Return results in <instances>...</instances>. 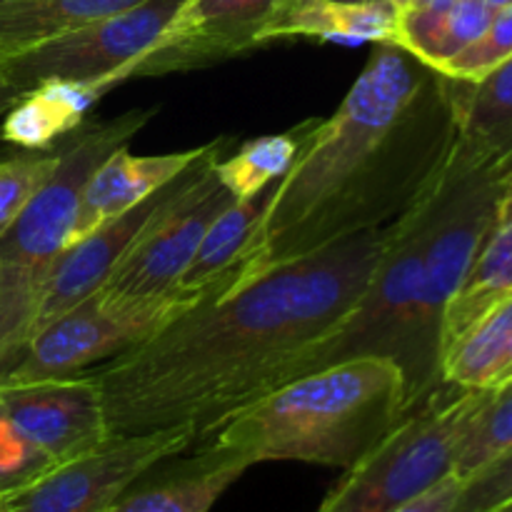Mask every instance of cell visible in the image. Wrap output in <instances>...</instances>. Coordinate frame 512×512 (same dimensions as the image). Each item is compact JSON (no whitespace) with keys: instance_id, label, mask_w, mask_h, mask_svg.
Returning <instances> with one entry per match:
<instances>
[{"instance_id":"obj_1","label":"cell","mask_w":512,"mask_h":512,"mask_svg":"<svg viewBox=\"0 0 512 512\" xmlns=\"http://www.w3.org/2000/svg\"><path fill=\"white\" fill-rule=\"evenodd\" d=\"M385 228L348 235L253 275H230L95 370L110 438L193 428L288 383L305 350L338 328L368 285Z\"/></svg>"},{"instance_id":"obj_2","label":"cell","mask_w":512,"mask_h":512,"mask_svg":"<svg viewBox=\"0 0 512 512\" xmlns=\"http://www.w3.org/2000/svg\"><path fill=\"white\" fill-rule=\"evenodd\" d=\"M453 138L448 78L398 45L375 43L343 103L315 120L275 183L248 275L388 228L428 188Z\"/></svg>"},{"instance_id":"obj_3","label":"cell","mask_w":512,"mask_h":512,"mask_svg":"<svg viewBox=\"0 0 512 512\" xmlns=\"http://www.w3.org/2000/svg\"><path fill=\"white\" fill-rule=\"evenodd\" d=\"M410 415L388 358H353L300 375L230 415L208 448L248 465L270 460L353 468Z\"/></svg>"},{"instance_id":"obj_4","label":"cell","mask_w":512,"mask_h":512,"mask_svg":"<svg viewBox=\"0 0 512 512\" xmlns=\"http://www.w3.org/2000/svg\"><path fill=\"white\" fill-rule=\"evenodd\" d=\"M490 390H458L410 413L378 448L345 470L315 512H393L453 475L455 450Z\"/></svg>"},{"instance_id":"obj_5","label":"cell","mask_w":512,"mask_h":512,"mask_svg":"<svg viewBox=\"0 0 512 512\" xmlns=\"http://www.w3.org/2000/svg\"><path fill=\"white\" fill-rule=\"evenodd\" d=\"M223 278H215L200 290L178 288L160 298L143 300L110 298L98 290L35 328L8 368L0 370V388L35 383V380L70 378L98 363H108L130 345L155 333L160 325L215 288Z\"/></svg>"},{"instance_id":"obj_6","label":"cell","mask_w":512,"mask_h":512,"mask_svg":"<svg viewBox=\"0 0 512 512\" xmlns=\"http://www.w3.org/2000/svg\"><path fill=\"white\" fill-rule=\"evenodd\" d=\"M153 108H135L110 120H85L55 143V165L23 213L0 238V263L48 268L75 240L80 205L95 170L148 125Z\"/></svg>"},{"instance_id":"obj_7","label":"cell","mask_w":512,"mask_h":512,"mask_svg":"<svg viewBox=\"0 0 512 512\" xmlns=\"http://www.w3.org/2000/svg\"><path fill=\"white\" fill-rule=\"evenodd\" d=\"M185 0H143L120 13L90 20L0 63L28 93L43 83H93L135 78V68L163 38Z\"/></svg>"},{"instance_id":"obj_8","label":"cell","mask_w":512,"mask_h":512,"mask_svg":"<svg viewBox=\"0 0 512 512\" xmlns=\"http://www.w3.org/2000/svg\"><path fill=\"white\" fill-rule=\"evenodd\" d=\"M198 443L193 428L110 438L100 448L53 465L25 488L0 495V512H108L155 465Z\"/></svg>"},{"instance_id":"obj_9","label":"cell","mask_w":512,"mask_h":512,"mask_svg":"<svg viewBox=\"0 0 512 512\" xmlns=\"http://www.w3.org/2000/svg\"><path fill=\"white\" fill-rule=\"evenodd\" d=\"M228 143V138L205 143L203 155L193 165H188L178 178H173L168 185L155 190L153 195L140 200L138 205H133L125 213L105 220L93 233L83 235L70 248H65L45 270L43 285H40V305L35 328L53 320L55 315L65 313L73 305H78L80 300L98 293L108 283V278L118 268L120 260L143 238L145 230L160 215L173 210L175 205H180L195 193V188L205 178V173L213 168L215 160L225 155Z\"/></svg>"},{"instance_id":"obj_10","label":"cell","mask_w":512,"mask_h":512,"mask_svg":"<svg viewBox=\"0 0 512 512\" xmlns=\"http://www.w3.org/2000/svg\"><path fill=\"white\" fill-rule=\"evenodd\" d=\"M233 200V193L220 183L213 165L188 200L160 215L145 230L100 290L110 298L123 300L160 298L178 290L180 278L198 253L210 223Z\"/></svg>"},{"instance_id":"obj_11","label":"cell","mask_w":512,"mask_h":512,"mask_svg":"<svg viewBox=\"0 0 512 512\" xmlns=\"http://www.w3.org/2000/svg\"><path fill=\"white\" fill-rule=\"evenodd\" d=\"M0 405L55 465L110 440L103 395L93 373L3 385Z\"/></svg>"},{"instance_id":"obj_12","label":"cell","mask_w":512,"mask_h":512,"mask_svg":"<svg viewBox=\"0 0 512 512\" xmlns=\"http://www.w3.org/2000/svg\"><path fill=\"white\" fill-rule=\"evenodd\" d=\"M280 0H185L163 38L135 68L140 75L193 70L258 48L260 28Z\"/></svg>"},{"instance_id":"obj_13","label":"cell","mask_w":512,"mask_h":512,"mask_svg":"<svg viewBox=\"0 0 512 512\" xmlns=\"http://www.w3.org/2000/svg\"><path fill=\"white\" fill-rule=\"evenodd\" d=\"M445 78V75H443ZM455 138L450 155L475 168H512V58L475 83L450 80Z\"/></svg>"},{"instance_id":"obj_14","label":"cell","mask_w":512,"mask_h":512,"mask_svg":"<svg viewBox=\"0 0 512 512\" xmlns=\"http://www.w3.org/2000/svg\"><path fill=\"white\" fill-rule=\"evenodd\" d=\"M205 145L165 155H133L128 145L103 160L85 188L75 240L153 195L203 155ZM73 240V243H75Z\"/></svg>"},{"instance_id":"obj_15","label":"cell","mask_w":512,"mask_h":512,"mask_svg":"<svg viewBox=\"0 0 512 512\" xmlns=\"http://www.w3.org/2000/svg\"><path fill=\"white\" fill-rule=\"evenodd\" d=\"M250 465L205 445L198 458L150 478L140 475L108 512H210Z\"/></svg>"},{"instance_id":"obj_16","label":"cell","mask_w":512,"mask_h":512,"mask_svg":"<svg viewBox=\"0 0 512 512\" xmlns=\"http://www.w3.org/2000/svg\"><path fill=\"white\" fill-rule=\"evenodd\" d=\"M398 13L393 3L280 0L260 28V45L280 38H318L340 43H393Z\"/></svg>"},{"instance_id":"obj_17","label":"cell","mask_w":512,"mask_h":512,"mask_svg":"<svg viewBox=\"0 0 512 512\" xmlns=\"http://www.w3.org/2000/svg\"><path fill=\"white\" fill-rule=\"evenodd\" d=\"M120 85L103 78L93 83H43L30 88L0 120V138L23 150H48L85 123L90 108Z\"/></svg>"},{"instance_id":"obj_18","label":"cell","mask_w":512,"mask_h":512,"mask_svg":"<svg viewBox=\"0 0 512 512\" xmlns=\"http://www.w3.org/2000/svg\"><path fill=\"white\" fill-rule=\"evenodd\" d=\"M512 293V195H503L493 225L465 275L463 285L450 300L443 318V350L463 335L485 310Z\"/></svg>"},{"instance_id":"obj_19","label":"cell","mask_w":512,"mask_h":512,"mask_svg":"<svg viewBox=\"0 0 512 512\" xmlns=\"http://www.w3.org/2000/svg\"><path fill=\"white\" fill-rule=\"evenodd\" d=\"M278 183V180H275ZM275 183L250 198H235L210 223L198 253L190 260L178 288L200 290L223 275H248L255 255L260 225L268 215L275 195Z\"/></svg>"},{"instance_id":"obj_20","label":"cell","mask_w":512,"mask_h":512,"mask_svg":"<svg viewBox=\"0 0 512 512\" xmlns=\"http://www.w3.org/2000/svg\"><path fill=\"white\" fill-rule=\"evenodd\" d=\"M495 8L483 0H455L448 8H410L400 10L393 45L438 68L445 60L463 53L483 35L493 20Z\"/></svg>"},{"instance_id":"obj_21","label":"cell","mask_w":512,"mask_h":512,"mask_svg":"<svg viewBox=\"0 0 512 512\" xmlns=\"http://www.w3.org/2000/svg\"><path fill=\"white\" fill-rule=\"evenodd\" d=\"M512 355V293L485 310L463 335L443 350V385L490 390Z\"/></svg>"},{"instance_id":"obj_22","label":"cell","mask_w":512,"mask_h":512,"mask_svg":"<svg viewBox=\"0 0 512 512\" xmlns=\"http://www.w3.org/2000/svg\"><path fill=\"white\" fill-rule=\"evenodd\" d=\"M143 0H0V63L90 20Z\"/></svg>"},{"instance_id":"obj_23","label":"cell","mask_w":512,"mask_h":512,"mask_svg":"<svg viewBox=\"0 0 512 512\" xmlns=\"http://www.w3.org/2000/svg\"><path fill=\"white\" fill-rule=\"evenodd\" d=\"M313 123L315 118H310L285 133L248 140L228 158L220 155L215 163V175L233 193V198H250V195L260 193L288 173Z\"/></svg>"},{"instance_id":"obj_24","label":"cell","mask_w":512,"mask_h":512,"mask_svg":"<svg viewBox=\"0 0 512 512\" xmlns=\"http://www.w3.org/2000/svg\"><path fill=\"white\" fill-rule=\"evenodd\" d=\"M512 448V380L493 388L465 428L455 450L453 475L468 480Z\"/></svg>"},{"instance_id":"obj_25","label":"cell","mask_w":512,"mask_h":512,"mask_svg":"<svg viewBox=\"0 0 512 512\" xmlns=\"http://www.w3.org/2000/svg\"><path fill=\"white\" fill-rule=\"evenodd\" d=\"M45 270L0 263V370L8 368L35 330Z\"/></svg>"},{"instance_id":"obj_26","label":"cell","mask_w":512,"mask_h":512,"mask_svg":"<svg viewBox=\"0 0 512 512\" xmlns=\"http://www.w3.org/2000/svg\"><path fill=\"white\" fill-rule=\"evenodd\" d=\"M512 58V3L495 10L493 20L483 30L475 43H470L463 53L445 60L435 68V73L445 75L450 80H463V83H475L485 75L493 73L495 68Z\"/></svg>"},{"instance_id":"obj_27","label":"cell","mask_w":512,"mask_h":512,"mask_svg":"<svg viewBox=\"0 0 512 512\" xmlns=\"http://www.w3.org/2000/svg\"><path fill=\"white\" fill-rule=\"evenodd\" d=\"M53 165L55 145L48 150H28L25 155L0 160V238L18 220Z\"/></svg>"},{"instance_id":"obj_28","label":"cell","mask_w":512,"mask_h":512,"mask_svg":"<svg viewBox=\"0 0 512 512\" xmlns=\"http://www.w3.org/2000/svg\"><path fill=\"white\" fill-rule=\"evenodd\" d=\"M53 460L25 438L0 405V495L25 488L53 468Z\"/></svg>"},{"instance_id":"obj_29","label":"cell","mask_w":512,"mask_h":512,"mask_svg":"<svg viewBox=\"0 0 512 512\" xmlns=\"http://www.w3.org/2000/svg\"><path fill=\"white\" fill-rule=\"evenodd\" d=\"M512 498V448L463 480L455 512H493Z\"/></svg>"},{"instance_id":"obj_30","label":"cell","mask_w":512,"mask_h":512,"mask_svg":"<svg viewBox=\"0 0 512 512\" xmlns=\"http://www.w3.org/2000/svg\"><path fill=\"white\" fill-rule=\"evenodd\" d=\"M460 488H463V480L458 475H448L438 485H433V488H428L418 498L408 500L393 512H455Z\"/></svg>"},{"instance_id":"obj_31","label":"cell","mask_w":512,"mask_h":512,"mask_svg":"<svg viewBox=\"0 0 512 512\" xmlns=\"http://www.w3.org/2000/svg\"><path fill=\"white\" fill-rule=\"evenodd\" d=\"M23 93L25 90L20 88L15 80H10V75L5 73V68L0 65V120H3V115L8 113L15 103H18V98Z\"/></svg>"},{"instance_id":"obj_32","label":"cell","mask_w":512,"mask_h":512,"mask_svg":"<svg viewBox=\"0 0 512 512\" xmlns=\"http://www.w3.org/2000/svg\"><path fill=\"white\" fill-rule=\"evenodd\" d=\"M510 380H512V355H510V360H508V363H505V368L500 370V375H498V378H495V385H493V388H500V385L510 383ZM493 388H490V390H493Z\"/></svg>"},{"instance_id":"obj_33","label":"cell","mask_w":512,"mask_h":512,"mask_svg":"<svg viewBox=\"0 0 512 512\" xmlns=\"http://www.w3.org/2000/svg\"><path fill=\"white\" fill-rule=\"evenodd\" d=\"M455 0H415V8H448Z\"/></svg>"},{"instance_id":"obj_34","label":"cell","mask_w":512,"mask_h":512,"mask_svg":"<svg viewBox=\"0 0 512 512\" xmlns=\"http://www.w3.org/2000/svg\"><path fill=\"white\" fill-rule=\"evenodd\" d=\"M503 195H512V168L503 175Z\"/></svg>"},{"instance_id":"obj_35","label":"cell","mask_w":512,"mask_h":512,"mask_svg":"<svg viewBox=\"0 0 512 512\" xmlns=\"http://www.w3.org/2000/svg\"><path fill=\"white\" fill-rule=\"evenodd\" d=\"M483 3H485V5H490V8L498 10V8H503V5H510L512 0H483Z\"/></svg>"},{"instance_id":"obj_36","label":"cell","mask_w":512,"mask_h":512,"mask_svg":"<svg viewBox=\"0 0 512 512\" xmlns=\"http://www.w3.org/2000/svg\"><path fill=\"white\" fill-rule=\"evenodd\" d=\"M390 3H393L398 10H405V8H410V5H413L415 0H390Z\"/></svg>"},{"instance_id":"obj_37","label":"cell","mask_w":512,"mask_h":512,"mask_svg":"<svg viewBox=\"0 0 512 512\" xmlns=\"http://www.w3.org/2000/svg\"><path fill=\"white\" fill-rule=\"evenodd\" d=\"M493 512H512V498L508 500V503H503L500 508H495Z\"/></svg>"},{"instance_id":"obj_38","label":"cell","mask_w":512,"mask_h":512,"mask_svg":"<svg viewBox=\"0 0 512 512\" xmlns=\"http://www.w3.org/2000/svg\"><path fill=\"white\" fill-rule=\"evenodd\" d=\"M343 3H388V0H343Z\"/></svg>"}]
</instances>
